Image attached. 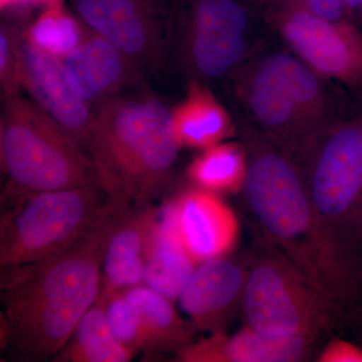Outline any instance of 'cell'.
Here are the masks:
<instances>
[{"label":"cell","instance_id":"6da1fadb","mask_svg":"<svg viewBox=\"0 0 362 362\" xmlns=\"http://www.w3.org/2000/svg\"><path fill=\"white\" fill-rule=\"evenodd\" d=\"M127 211H117L58 254L1 269V342L16 358L45 361L65 347L99 297L107 243Z\"/></svg>","mask_w":362,"mask_h":362},{"label":"cell","instance_id":"7a4b0ae2","mask_svg":"<svg viewBox=\"0 0 362 362\" xmlns=\"http://www.w3.org/2000/svg\"><path fill=\"white\" fill-rule=\"evenodd\" d=\"M247 206L279 251L315 282L340 309L362 293L356 244H340L324 232L301 169L265 135H247Z\"/></svg>","mask_w":362,"mask_h":362},{"label":"cell","instance_id":"3957f363","mask_svg":"<svg viewBox=\"0 0 362 362\" xmlns=\"http://www.w3.org/2000/svg\"><path fill=\"white\" fill-rule=\"evenodd\" d=\"M180 149L171 111L147 90L126 93L95 113L88 150L102 189L121 209L149 206Z\"/></svg>","mask_w":362,"mask_h":362},{"label":"cell","instance_id":"277c9868","mask_svg":"<svg viewBox=\"0 0 362 362\" xmlns=\"http://www.w3.org/2000/svg\"><path fill=\"white\" fill-rule=\"evenodd\" d=\"M1 197L66 188H102L94 161L52 117L20 93L2 97Z\"/></svg>","mask_w":362,"mask_h":362},{"label":"cell","instance_id":"5b68a950","mask_svg":"<svg viewBox=\"0 0 362 362\" xmlns=\"http://www.w3.org/2000/svg\"><path fill=\"white\" fill-rule=\"evenodd\" d=\"M121 209L96 187L1 197L0 266L25 265L58 254Z\"/></svg>","mask_w":362,"mask_h":362},{"label":"cell","instance_id":"8992f818","mask_svg":"<svg viewBox=\"0 0 362 362\" xmlns=\"http://www.w3.org/2000/svg\"><path fill=\"white\" fill-rule=\"evenodd\" d=\"M245 96L263 134L297 164L333 125L320 76L290 54L278 52L259 62Z\"/></svg>","mask_w":362,"mask_h":362},{"label":"cell","instance_id":"52a82bcc","mask_svg":"<svg viewBox=\"0 0 362 362\" xmlns=\"http://www.w3.org/2000/svg\"><path fill=\"white\" fill-rule=\"evenodd\" d=\"M341 309L277 247L249 262L243 314L246 325L270 337H315Z\"/></svg>","mask_w":362,"mask_h":362},{"label":"cell","instance_id":"ba28073f","mask_svg":"<svg viewBox=\"0 0 362 362\" xmlns=\"http://www.w3.org/2000/svg\"><path fill=\"white\" fill-rule=\"evenodd\" d=\"M298 165L324 232L349 244L362 211V110L333 124Z\"/></svg>","mask_w":362,"mask_h":362},{"label":"cell","instance_id":"9c48e42d","mask_svg":"<svg viewBox=\"0 0 362 362\" xmlns=\"http://www.w3.org/2000/svg\"><path fill=\"white\" fill-rule=\"evenodd\" d=\"M73 13L144 73L163 59L173 33V0H71Z\"/></svg>","mask_w":362,"mask_h":362},{"label":"cell","instance_id":"30bf717a","mask_svg":"<svg viewBox=\"0 0 362 362\" xmlns=\"http://www.w3.org/2000/svg\"><path fill=\"white\" fill-rule=\"evenodd\" d=\"M279 28L286 44L317 75L362 84V33L354 26L301 8L285 14Z\"/></svg>","mask_w":362,"mask_h":362},{"label":"cell","instance_id":"8fae6325","mask_svg":"<svg viewBox=\"0 0 362 362\" xmlns=\"http://www.w3.org/2000/svg\"><path fill=\"white\" fill-rule=\"evenodd\" d=\"M18 77L21 89L52 117L83 148H89L95 113L69 83L61 59L40 51L18 37Z\"/></svg>","mask_w":362,"mask_h":362},{"label":"cell","instance_id":"7c38bea8","mask_svg":"<svg viewBox=\"0 0 362 362\" xmlns=\"http://www.w3.org/2000/svg\"><path fill=\"white\" fill-rule=\"evenodd\" d=\"M249 262L225 256L199 264L180 298L195 330L225 332L243 310Z\"/></svg>","mask_w":362,"mask_h":362},{"label":"cell","instance_id":"4fadbf2b","mask_svg":"<svg viewBox=\"0 0 362 362\" xmlns=\"http://www.w3.org/2000/svg\"><path fill=\"white\" fill-rule=\"evenodd\" d=\"M61 61L71 88L94 113L143 83L144 73L115 45L93 32Z\"/></svg>","mask_w":362,"mask_h":362},{"label":"cell","instance_id":"5bb4252c","mask_svg":"<svg viewBox=\"0 0 362 362\" xmlns=\"http://www.w3.org/2000/svg\"><path fill=\"white\" fill-rule=\"evenodd\" d=\"M168 206L178 237L197 265L228 256L237 245L239 220L218 194L194 187Z\"/></svg>","mask_w":362,"mask_h":362},{"label":"cell","instance_id":"9a60e30c","mask_svg":"<svg viewBox=\"0 0 362 362\" xmlns=\"http://www.w3.org/2000/svg\"><path fill=\"white\" fill-rule=\"evenodd\" d=\"M318 337H270L250 326L233 335L211 333L192 342L177 357L185 362H297L310 357Z\"/></svg>","mask_w":362,"mask_h":362},{"label":"cell","instance_id":"2e32d148","mask_svg":"<svg viewBox=\"0 0 362 362\" xmlns=\"http://www.w3.org/2000/svg\"><path fill=\"white\" fill-rule=\"evenodd\" d=\"M158 214L153 206L136 207L114 226L105 250L99 298L106 299L143 284L147 246Z\"/></svg>","mask_w":362,"mask_h":362},{"label":"cell","instance_id":"e0dca14e","mask_svg":"<svg viewBox=\"0 0 362 362\" xmlns=\"http://www.w3.org/2000/svg\"><path fill=\"white\" fill-rule=\"evenodd\" d=\"M197 267L178 237L168 206L162 207L150 233L143 284L175 301Z\"/></svg>","mask_w":362,"mask_h":362},{"label":"cell","instance_id":"ac0fdd59","mask_svg":"<svg viewBox=\"0 0 362 362\" xmlns=\"http://www.w3.org/2000/svg\"><path fill=\"white\" fill-rule=\"evenodd\" d=\"M171 124L180 148L204 150L233 134L230 114L206 87L192 81L185 99L171 110Z\"/></svg>","mask_w":362,"mask_h":362},{"label":"cell","instance_id":"d6986e66","mask_svg":"<svg viewBox=\"0 0 362 362\" xmlns=\"http://www.w3.org/2000/svg\"><path fill=\"white\" fill-rule=\"evenodd\" d=\"M139 309L148 356L162 352H178L194 342L195 330L181 318L173 300L142 284L125 291Z\"/></svg>","mask_w":362,"mask_h":362},{"label":"cell","instance_id":"ffe728a7","mask_svg":"<svg viewBox=\"0 0 362 362\" xmlns=\"http://www.w3.org/2000/svg\"><path fill=\"white\" fill-rule=\"evenodd\" d=\"M180 56L192 75L201 78H221L244 61L247 54L246 35L182 30Z\"/></svg>","mask_w":362,"mask_h":362},{"label":"cell","instance_id":"44dd1931","mask_svg":"<svg viewBox=\"0 0 362 362\" xmlns=\"http://www.w3.org/2000/svg\"><path fill=\"white\" fill-rule=\"evenodd\" d=\"M135 356L114 337L107 321L105 302L98 298L54 361L128 362Z\"/></svg>","mask_w":362,"mask_h":362},{"label":"cell","instance_id":"7402d4cb","mask_svg":"<svg viewBox=\"0 0 362 362\" xmlns=\"http://www.w3.org/2000/svg\"><path fill=\"white\" fill-rule=\"evenodd\" d=\"M249 157L238 143H218L202 150L190 162L187 176L195 187L216 194H235L244 188Z\"/></svg>","mask_w":362,"mask_h":362},{"label":"cell","instance_id":"603a6c76","mask_svg":"<svg viewBox=\"0 0 362 362\" xmlns=\"http://www.w3.org/2000/svg\"><path fill=\"white\" fill-rule=\"evenodd\" d=\"M90 30L64 0H49L44 11L23 30L25 40L40 51L63 59L88 37Z\"/></svg>","mask_w":362,"mask_h":362},{"label":"cell","instance_id":"cb8c5ba5","mask_svg":"<svg viewBox=\"0 0 362 362\" xmlns=\"http://www.w3.org/2000/svg\"><path fill=\"white\" fill-rule=\"evenodd\" d=\"M102 300L106 306L109 327L116 339L135 354L144 352L146 338L137 305L126 292L115 293Z\"/></svg>","mask_w":362,"mask_h":362},{"label":"cell","instance_id":"d4e9b609","mask_svg":"<svg viewBox=\"0 0 362 362\" xmlns=\"http://www.w3.org/2000/svg\"><path fill=\"white\" fill-rule=\"evenodd\" d=\"M20 30L7 25L0 28V84L2 97L20 93L18 37Z\"/></svg>","mask_w":362,"mask_h":362},{"label":"cell","instance_id":"484cf974","mask_svg":"<svg viewBox=\"0 0 362 362\" xmlns=\"http://www.w3.org/2000/svg\"><path fill=\"white\" fill-rule=\"evenodd\" d=\"M319 362H362V347L342 338H334L319 354Z\"/></svg>","mask_w":362,"mask_h":362},{"label":"cell","instance_id":"4316f807","mask_svg":"<svg viewBox=\"0 0 362 362\" xmlns=\"http://www.w3.org/2000/svg\"><path fill=\"white\" fill-rule=\"evenodd\" d=\"M309 13L329 21H340L344 11L343 0H301Z\"/></svg>","mask_w":362,"mask_h":362},{"label":"cell","instance_id":"83f0119b","mask_svg":"<svg viewBox=\"0 0 362 362\" xmlns=\"http://www.w3.org/2000/svg\"><path fill=\"white\" fill-rule=\"evenodd\" d=\"M357 240H358L359 254H361V266H362V213L359 216L356 223Z\"/></svg>","mask_w":362,"mask_h":362},{"label":"cell","instance_id":"f1b7e54d","mask_svg":"<svg viewBox=\"0 0 362 362\" xmlns=\"http://www.w3.org/2000/svg\"><path fill=\"white\" fill-rule=\"evenodd\" d=\"M343 4L345 7L352 9L362 7V0H343Z\"/></svg>","mask_w":362,"mask_h":362}]
</instances>
